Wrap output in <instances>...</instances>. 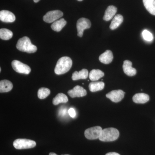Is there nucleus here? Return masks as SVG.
<instances>
[{
	"instance_id": "f257e3e1",
	"label": "nucleus",
	"mask_w": 155,
	"mask_h": 155,
	"mask_svg": "<svg viewBox=\"0 0 155 155\" xmlns=\"http://www.w3.org/2000/svg\"><path fill=\"white\" fill-rule=\"evenodd\" d=\"M72 59L68 57H64L60 58L57 62L54 72L57 75H60L67 73L72 67Z\"/></svg>"
},
{
	"instance_id": "f03ea898",
	"label": "nucleus",
	"mask_w": 155,
	"mask_h": 155,
	"mask_svg": "<svg viewBox=\"0 0 155 155\" xmlns=\"http://www.w3.org/2000/svg\"><path fill=\"white\" fill-rule=\"evenodd\" d=\"M16 47L21 51L29 54L35 52L37 50L36 46L32 44L29 38L26 36L19 39L16 45Z\"/></svg>"
},
{
	"instance_id": "7ed1b4c3",
	"label": "nucleus",
	"mask_w": 155,
	"mask_h": 155,
	"mask_svg": "<svg viewBox=\"0 0 155 155\" xmlns=\"http://www.w3.org/2000/svg\"><path fill=\"white\" fill-rule=\"evenodd\" d=\"M119 136V130L114 127H109L102 130L99 140L103 142L114 141L118 138Z\"/></svg>"
},
{
	"instance_id": "20e7f679",
	"label": "nucleus",
	"mask_w": 155,
	"mask_h": 155,
	"mask_svg": "<svg viewBox=\"0 0 155 155\" xmlns=\"http://www.w3.org/2000/svg\"><path fill=\"white\" fill-rule=\"evenodd\" d=\"M36 145L35 141L26 139H17L13 143L14 147L18 150L32 148L35 147Z\"/></svg>"
},
{
	"instance_id": "39448f33",
	"label": "nucleus",
	"mask_w": 155,
	"mask_h": 155,
	"mask_svg": "<svg viewBox=\"0 0 155 155\" xmlns=\"http://www.w3.org/2000/svg\"><path fill=\"white\" fill-rule=\"evenodd\" d=\"M11 65L13 69L18 73L28 75L31 71V69L29 66L17 60L12 61Z\"/></svg>"
},
{
	"instance_id": "423d86ee",
	"label": "nucleus",
	"mask_w": 155,
	"mask_h": 155,
	"mask_svg": "<svg viewBox=\"0 0 155 155\" xmlns=\"http://www.w3.org/2000/svg\"><path fill=\"white\" fill-rule=\"evenodd\" d=\"M102 129L100 126H95L86 129L84 131V136L88 140H95L99 138Z\"/></svg>"
},
{
	"instance_id": "0eeeda50",
	"label": "nucleus",
	"mask_w": 155,
	"mask_h": 155,
	"mask_svg": "<svg viewBox=\"0 0 155 155\" xmlns=\"http://www.w3.org/2000/svg\"><path fill=\"white\" fill-rule=\"evenodd\" d=\"M91 25V22L88 19L85 18H81L78 19L76 25L78 36L82 37L83 36L84 31L90 28Z\"/></svg>"
},
{
	"instance_id": "6e6552de",
	"label": "nucleus",
	"mask_w": 155,
	"mask_h": 155,
	"mask_svg": "<svg viewBox=\"0 0 155 155\" xmlns=\"http://www.w3.org/2000/svg\"><path fill=\"white\" fill-rule=\"evenodd\" d=\"M64 15L63 12L59 10H54L49 11L43 17L44 21L47 23H50L57 21Z\"/></svg>"
},
{
	"instance_id": "1a4fd4ad",
	"label": "nucleus",
	"mask_w": 155,
	"mask_h": 155,
	"mask_svg": "<svg viewBox=\"0 0 155 155\" xmlns=\"http://www.w3.org/2000/svg\"><path fill=\"white\" fill-rule=\"evenodd\" d=\"M125 92L121 90L112 91L106 95V97L114 103L121 101L125 95Z\"/></svg>"
},
{
	"instance_id": "9d476101",
	"label": "nucleus",
	"mask_w": 155,
	"mask_h": 155,
	"mask_svg": "<svg viewBox=\"0 0 155 155\" xmlns=\"http://www.w3.org/2000/svg\"><path fill=\"white\" fill-rule=\"evenodd\" d=\"M68 94L71 97H79L86 96L87 91L86 90L84 89L82 87L77 85L72 89L69 90Z\"/></svg>"
},
{
	"instance_id": "9b49d317",
	"label": "nucleus",
	"mask_w": 155,
	"mask_h": 155,
	"mask_svg": "<svg viewBox=\"0 0 155 155\" xmlns=\"http://www.w3.org/2000/svg\"><path fill=\"white\" fill-rule=\"evenodd\" d=\"M0 19L5 22H13L15 21L16 17L11 11L3 10L0 12Z\"/></svg>"
},
{
	"instance_id": "f8f14e48",
	"label": "nucleus",
	"mask_w": 155,
	"mask_h": 155,
	"mask_svg": "<svg viewBox=\"0 0 155 155\" xmlns=\"http://www.w3.org/2000/svg\"><path fill=\"white\" fill-rule=\"evenodd\" d=\"M132 62L128 60L124 61L123 63V71L126 75L129 76H134L137 73V70L132 67Z\"/></svg>"
},
{
	"instance_id": "ddd939ff",
	"label": "nucleus",
	"mask_w": 155,
	"mask_h": 155,
	"mask_svg": "<svg viewBox=\"0 0 155 155\" xmlns=\"http://www.w3.org/2000/svg\"><path fill=\"white\" fill-rule=\"evenodd\" d=\"M114 59L113 53L110 50H107L105 52L100 56L99 61L103 64H110Z\"/></svg>"
},
{
	"instance_id": "4468645a",
	"label": "nucleus",
	"mask_w": 155,
	"mask_h": 155,
	"mask_svg": "<svg viewBox=\"0 0 155 155\" xmlns=\"http://www.w3.org/2000/svg\"><path fill=\"white\" fill-rule=\"evenodd\" d=\"M117 11V8L115 6H109L106 10L103 19L105 21H110L115 16Z\"/></svg>"
},
{
	"instance_id": "2eb2a0df",
	"label": "nucleus",
	"mask_w": 155,
	"mask_h": 155,
	"mask_svg": "<svg viewBox=\"0 0 155 155\" xmlns=\"http://www.w3.org/2000/svg\"><path fill=\"white\" fill-rule=\"evenodd\" d=\"M133 101L137 104H145L150 100L149 96L144 93L136 94L133 97Z\"/></svg>"
},
{
	"instance_id": "dca6fc26",
	"label": "nucleus",
	"mask_w": 155,
	"mask_h": 155,
	"mask_svg": "<svg viewBox=\"0 0 155 155\" xmlns=\"http://www.w3.org/2000/svg\"><path fill=\"white\" fill-rule=\"evenodd\" d=\"M88 76V72L87 69H84L82 70L77 72L75 71L72 74V78L74 81L79 80V79H86Z\"/></svg>"
},
{
	"instance_id": "f3484780",
	"label": "nucleus",
	"mask_w": 155,
	"mask_h": 155,
	"mask_svg": "<svg viewBox=\"0 0 155 155\" xmlns=\"http://www.w3.org/2000/svg\"><path fill=\"white\" fill-rule=\"evenodd\" d=\"M13 87V84L8 80H1L0 81V92H8Z\"/></svg>"
},
{
	"instance_id": "a211bd4d",
	"label": "nucleus",
	"mask_w": 155,
	"mask_h": 155,
	"mask_svg": "<svg viewBox=\"0 0 155 155\" xmlns=\"http://www.w3.org/2000/svg\"><path fill=\"white\" fill-rule=\"evenodd\" d=\"M123 21V17L120 14H117L111 22L110 28L111 30H114L119 27Z\"/></svg>"
},
{
	"instance_id": "6ab92c4d",
	"label": "nucleus",
	"mask_w": 155,
	"mask_h": 155,
	"mask_svg": "<svg viewBox=\"0 0 155 155\" xmlns=\"http://www.w3.org/2000/svg\"><path fill=\"white\" fill-rule=\"evenodd\" d=\"M67 23V21L64 18H62L53 22L51 27L55 31H60L66 25Z\"/></svg>"
},
{
	"instance_id": "aec40b11",
	"label": "nucleus",
	"mask_w": 155,
	"mask_h": 155,
	"mask_svg": "<svg viewBox=\"0 0 155 155\" xmlns=\"http://www.w3.org/2000/svg\"><path fill=\"white\" fill-rule=\"evenodd\" d=\"M104 72L99 69H93L89 75L90 79L92 81H96L100 78L104 77Z\"/></svg>"
},
{
	"instance_id": "412c9836",
	"label": "nucleus",
	"mask_w": 155,
	"mask_h": 155,
	"mask_svg": "<svg viewBox=\"0 0 155 155\" xmlns=\"http://www.w3.org/2000/svg\"><path fill=\"white\" fill-rule=\"evenodd\" d=\"M105 86V84L102 81L92 82L89 85L90 91L92 92L102 90Z\"/></svg>"
},
{
	"instance_id": "4be33fe9",
	"label": "nucleus",
	"mask_w": 155,
	"mask_h": 155,
	"mask_svg": "<svg viewBox=\"0 0 155 155\" xmlns=\"http://www.w3.org/2000/svg\"><path fill=\"white\" fill-rule=\"evenodd\" d=\"M143 2L147 11L155 16V0H143Z\"/></svg>"
},
{
	"instance_id": "5701e85b",
	"label": "nucleus",
	"mask_w": 155,
	"mask_h": 155,
	"mask_svg": "<svg viewBox=\"0 0 155 155\" xmlns=\"http://www.w3.org/2000/svg\"><path fill=\"white\" fill-rule=\"evenodd\" d=\"M68 101L67 96L64 94L59 93L53 99V104L54 105H57L61 103H66Z\"/></svg>"
},
{
	"instance_id": "b1692460",
	"label": "nucleus",
	"mask_w": 155,
	"mask_h": 155,
	"mask_svg": "<svg viewBox=\"0 0 155 155\" xmlns=\"http://www.w3.org/2000/svg\"><path fill=\"white\" fill-rule=\"evenodd\" d=\"M13 36L12 31L7 28H1L0 29V38L4 40H8Z\"/></svg>"
},
{
	"instance_id": "393cba45",
	"label": "nucleus",
	"mask_w": 155,
	"mask_h": 155,
	"mask_svg": "<svg viewBox=\"0 0 155 155\" xmlns=\"http://www.w3.org/2000/svg\"><path fill=\"white\" fill-rule=\"evenodd\" d=\"M51 91L48 88L41 87L38 90V97L40 99H44L49 95Z\"/></svg>"
},
{
	"instance_id": "a878e982",
	"label": "nucleus",
	"mask_w": 155,
	"mask_h": 155,
	"mask_svg": "<svg viewBox=\"0 0 155 155\" xmlns=\"http://www.w3.org/2000/svg\"><path fill=\"white\" fill-rule=\"evenodd\" d=\"M142 35L143 39L146 41L151 42L153 40V36L152 34L147 29H145L142 31Z\"/></svg>"
},
{
	"instance_id": "bb28decb",
	"label": "nucleus",
	"mask_w": 155,
	"mask_h": 155,
	"mask_svg": "<svg viewBox=\"0 0 155 155\" xmlns=\"http://www.w3.org/2000/svg\"><path fill=\"white\" fill-rule=\"evenodd\" d=\"M68 113H69V116H71L72 118H74L75 116V115H76V113H75V110L72 108L69 109V110H68Z\"/></svg>"
},
{
	"instance_id": "cd10ccee",
	"label": "nucleus",
	"mask_w": 155,
	"mask_h": 155,
	"mask_svg": "<svg viewBox=\"0 0 155 155\" xmlns=\"http://www.w3.org/2000/svg\"><path fill=\"white\" fill-rule=\"evenodd\" d=\"M105 155H120L119 153L115 152H110L106 154Z\"/></svg>"
},
{
	"instance_id": "c85d7f7f",
	"label": "nucleus",
	"mask_w": 155,
	"mask_h": 155,
	"mask_svg": "<svg viewBox=\"0 0 155 155\" xmlns=\"http://www.w3.org/2000/svg\"><path fill=\"white\" fill-rule=\"evenodd\" d=\"M49 155H57V154L55 153H49ZM70 155L69 154H65V155Z\"/></svg>"
},
{
	"instance_id": "c756f323",
	"label": "nucleus",
	"mask_w": 155,
	"mask_h": 155,
	"mask_svg": "<svg viewBox=\"0 0 155 155\" xmlns=\"http://www.w3.org/2000/svg\"><path fill=\"white\" fill-rule=\"evenodd\" d=\"M34 2L35 3H37L38 2H39L40 0H33Z\"/></svg>"
},
{
	"instance_id": "7c9ffc66",
	"label": "nucleus",
	"mask_w": 155,
	"mask_h": 155,
	"mask_svg": "<svg viewBox=\"0 0 155 155\" xmlns=\"http://www.w3.org/2000/svg\"><path fill=\"white\" fill-rule=\"evenodd\" d=\"M78 1H79V2H81V1H83V0H78Z\"/></svg>"
},
{
	"instance_id": "2f4dec72",
	"label": "nucleus",
	"mask_w": 155,
	"mask_h": 155,
	"mask_svg": "<svg viewBox=\"0 0 155 155\" xmlns=\"http://www.w3.org/2000/svg\"><path fill=\"white\" fill-rule=\"evenodd\" d=\"M1 71H2V69H1V68H0V72H1Z\"/></svg>"
}]
</instances>
